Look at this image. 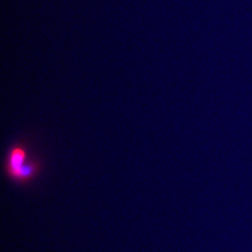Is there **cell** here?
Returning <instances> with one entry per match:
<instances>
[{"label":"cell","instance_id":"cell-1","mask_svg":"<svg viewBox=\"0 0 252 252\" xmlns=\"http://www.w3.org/2000/svg\"><path fill=\"white\" fill-rule=\"evenodd\" d=\"M42 169L43 163L34 154L29 140H19L10 146L4 159V171L12 182L21 186L31 185Z\"/></svg>","mask_w":252,"mask_h":252}]
</instances>
